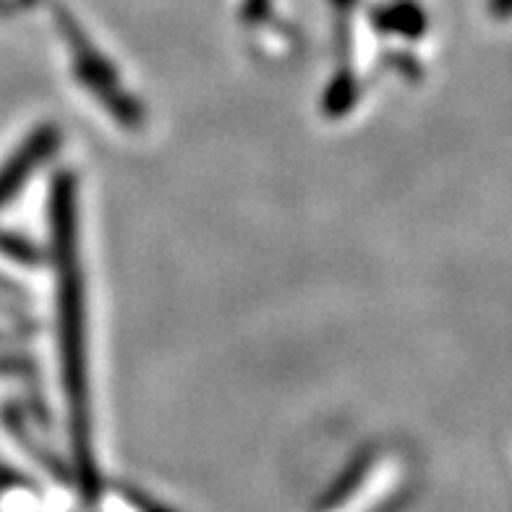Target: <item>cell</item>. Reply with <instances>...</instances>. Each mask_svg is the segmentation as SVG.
<instances>
[{"mask_svg": "<svg viewBox=\"0 0 512 512\" xmlns=\"http://www.w3.org/2000/svg\"><path fill=\"white\" fill-rule=\"evenodd\" d=\"M492 11L497 16H510L512 14V0H492Z\"/></svg>", "mask_w": 512, "mask_h": 512, "instance_id": "7a4b0ae2", "label": "cell"}, {"mask_svg": "<svg viewBox=\"0 0 512 512\" xmlns=\"http://www.w3.org/2000/svg\"><path fill=\"white\" fill-rule=\"evenodd\" d=\"M55 230H58V259H61V343H63V382L68 403L76 416V429L84 432L87 411V356H84V283H81L79 249H76L74 199L71 183L63 178L55 194Z\"/></svg>", "mask_w": 512, "mask_h": 512, "instance_id": "6da1fadb", "label": "cell"}]
</instances>
